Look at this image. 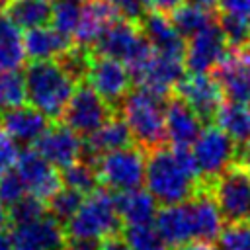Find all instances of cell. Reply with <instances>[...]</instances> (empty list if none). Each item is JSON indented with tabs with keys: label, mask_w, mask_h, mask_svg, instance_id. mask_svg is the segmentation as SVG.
<instances>
[{
	"label": "cell",
	"mask_w": 250,
	"mask_h": 250,
	"mask_svg": "<svg viewBox=\"0 0 250 250\" xmlns=\"http://www.w3.org/2000/svg\"><path fill=\"white\" fill-rule=\"evenodd\" d=\"M145 184L162 205L191 201L199 191L207 189L189 146H158L148 150Z\"/></svg>",
	"instance_id": "obj_1"
},
{
	"label": "cell",
	"mask_w": 250,
	"mask_h": 250,
	"mask_svg": "<svg viewBox=\"0 0 250 250\" xmlns=\"http://www.w3.org/2000/svg\"><path fill=\"white\" fill-rule=\"evenodd\" d=\"M21 70L27 104L51 121H59L78 82L57 61H27Z\"/></svg>",
	"instance_id": "obj_2"
},
{
	"label": "cell",
	"mask_w": 250,
	"mask_h": 250,
	"mask_svg": "<svg viewBox=\"0 0 250 250\" xmlns=\"http://www.w3.org/2000/svg\"><path fill=\"white\" fill-rule=\"evenodd\" d=\"M121 115L131 129L133 141L145 148L154 150L166 143V98L146 88H131L123 98Z\"/></svg>",
	"instance_id": "obj_3"
},
{
	"label": "cell",
	"mask_w": 250,
	"mask_h": 250,
	"mask_svg": "<svg viewBox=\"0 0 250 250\" xmlns=\"http://www.w3.org/2000/svg\"><path fill=\"white\" fill-rule=\"evenodd\" d=\"M121 229L123 227L115 207V195H111L104 188L88 193L74 217L64 223L66 238L102 240L109 234L121 232Z\"/></svg>",
	"instance_id": "obj_4"
},
{
	"label": "cell",
	"mask_w": 250,
	"mask_h": 250,
	"mask_svg": "<svg viewBox=\"0 0 250 250\" xmlns=\"http://www.w3.org/2000/svg\"><path fill=\"white\" fill-rule=\"evenodd\" d=\"M100 184L115 193L141 188L146 170V150L139 145H131L100 156L96 162Z\"/></svg>",
	"instance_id": "obj_5"
},
{
	"label": "cell",
	"mask_w": 250,
	"mask_h": 250,
	"mask_svg": "<svg viewBox=\"0 0 250 250\" xmlns=\"http://www.w3.org/2000/svg\"><path fill=\"white\" fill-rule=\"evenodd\" d=\"M207 191L217 201L227 223L250 221V170L232 164L207 184Z\"/></svg>",
	"instance_id": "obj_6"
},
{
	"label": "cell",
	"mask_w": 250,
	"mask_h": 250,
	"mask_svg": "<svg viewBox=\"0 0 250 250\" xmlns=\"http://www.w3.org/2000/svg\"><path fill=\"white\" fill-rule=\"evenodd\" d=\"M117 109L109 105L98 92H94L86 82H80L62 111V123L70 127L80 137H90L104 123H107Z\"/></svg>",
	"instance_id": "obj_7"
},
{
	"label": "cell",
	"mask_w": 250,
	"mask_h": 250,
	"mask_svg": "<svg viewBox=\"0 0 250 250\" xmlns=\"http://www.w3.org/2000/svg\"><path fill=\"white\" fill-rule=\"evenodd\" d=\"M191 152L201 170V178L205 188L211 180H215L221 172L236 164L238 145L221 129V127H205L197 141L191 146Z\"/></svg>",
	"instance_id": "obj_8"
},
{
	"label": "cell",
	"mask_w": 250,
	"mask_h": 250,
	"mask_svg": "<svg viewBox=\"0 0 250 250\" xmlns=\"http://www.w3.org/2000/svg\"><path fill=\"white\" fill-rule=\"evenodd\" d=\"M84 82L94 92H98L109 105H113L117 109V105H121L123 98L131 92L133 76L125 62L111 59V57L92 53V61H90Z\"/></svg>",
	"instance_id": "obj_9"
},
{
	"label": "cell",
	"mask_w": 250,
	"mask_h": 250,
	"mask_svg": "<svg viewBox=\"0 0 250 250\" xmlns=\"http://www.w3.org/2000/svg\"><path fill=\"white\" fill-rule=\"evenodd\" d=\"M146 37L143 35L137 21L117 18L94 43L92 53L117 59L125 64H129L133 59H137L148 45Z\"/></svg>",
	"instance_id": "obj_10"
},
{
	"label": "cell",
	"mask_w": 250,
	"mask_h": 250,
	"mask_svg": "<svg viewBox=\"0 0 250 250\" xmlns=\"http://www.w3.org/2000/svg\"><path fill=\"white\" fill-rule=\"evenodd\" d=\"M174 90H176V96L197 113L203 125L209 121H215V115L225 100V94L217 78L203 72L186 74Z\"/></svg>",
	"instance_id": "obj_11"
},
{
	"label": "cell",
	"mask_w": 250,
	"mask_h": 250,
	"mask_svg": "<svg viewBox=\"0 0 250 250\" xmlns=\"http://www.w3.org/2000/svg\"><path fill=\"white\" fill-rule=\"evenodd\" d=\"M131 76L137 86L166 98L170 90H174L178 82L186 76V62L184 57L154 51L137 70L131 72Z\"/></svg>",
	"instance_id": "obj_12"
},
{
	"label": "cell",
	"mask_w": 250,
	"mask_h": 250,
	"mask_svg": "<svg viewBox=\"0 0 250 250\" xmlns=\"http://www.w3.org/2000/svg\"><path fill=\"white\" fill-rule=\"evenodd\" d=\"M59 172L84 158V141L64 123H53L31 145Z\"/></svg>",
	"instance_id": "obj_13"
},
{
	"label": "cell",
	"mask_w": 250,
	"mask_h": 250,
	"mask_svg": "<svg viewBox=\"0 0 250 250\" xmlns=\"http://www.w3.org/2000/svg\"><path fill=\"white\" fill-rule=\"evenodd\" d=\"M14 168L25 182L27 191L43 199L45 203L51 195H55L62 188L61 172L53 164H49L33 146H23L18 152Z\"/></svg>",
	"instance_id": "obj_14"
},
{
	"label": "cell",
	"mask_w": 250,
	"mask_h": 250,
	"mask_svg": "<svg viewBox=\"0 0 250 250\" xmlns=\"http://www.w3.org/2000/svg\"><path fill=\"white\" fill-rule=\"evenodd\" d=\"M229 41L219 27L217 21L189 37L186 43V55L184 62L189 72H203L207 74L209 70H215V66L225 59L229 53Z\"/></svg>",
	"instance_id": "obj_15"
},
{
	"label": "cell",
	"mask_w": 250,
	"mask_h": 250,
	"mask_svg": "<svg viewBox=\"0 0 250 250\" xmlns=\"http://www.w3.org/2000/svg\"><path fill=\"white\" fill-rule=\"evenodd\" d=\"M12 238L16 250H62L66 244L64 225L51 213L31 223L14 225Z\"/></svg>",
	"instance_id": "obj_16"
},
{
	"label": "cell",
	"mask_w": 250,
	"mask_h": 250,
	"mask_svg": "<svg viewBox=\"0 0 250 250\" xmlns=\"http://www.w3.org/2000/svg\"><path fill=\"white\" fill-rule=\"evenodd\" d=\"M215 78L227 100L250 104V55L232 49L215 66Z\"/></svg>",
	"instance_id": "obj_17"
},
{
	"label": "cell",
	"mask_w": 250,
	"mask_h": 250,
	"mask_svg": "<svg viewBox=\"0 0 250 250\" xmlns=\"http://www.w3.org/2000/svg\"><path fill=\"white\" fill-rule=\"evenodd\" d=\"M51 125V119L29 104L0 111V129L21 146H31Z\"/></svg>",
	"instance_id": "obj_18"
},
{
	"label": "cell",
	"mask_w": 250,
	"mask_h": 250,
	"mask_svg": "<svg viewBox=\"0 0 250 250\" xmlns=\"http://www.w3.org/2000/svg\"><path fill=\"white\" fill-rule=\"evenodd\" d=\"M203 131V121L178 96L166 102V139L172 146H191Z\"/></svg>",
	"instance_id": "obj_19"
},
{
	"label": "cell",
	"mask_w": 250,
	"mask_h": 250,
	"mask_svg": "<svg viewBox=\"0 0 250 250\" xmlns=\"http://www.w3.org/2000/svg\"><path fill=\"white\" fill-rule=\"evenodd\" d=\"M154 225L170 246H180L184 242L195 240V221H193L191 201L178 205H164L162 209H158Z\"/></svg>",
	"instance_id": "obj_20"
},
{
	"label": "cell",
	"mask_w": 250,
	"mask_h": 250,
	"mask_svg": "<svg viewBox=\"0 0 250 250\" xmlns=\"http://www.w3.org/2000/svg\"><path fill=\"white\" fill-rule=\"evenodd\" d=\"M133 145V135L125 119L115 113L107 123H104L96 133L86 137L84 141V158L90 162H96L100 156L131 146Z\"/></svg>",
	"instance_id": "obj_21"
},
{
	"label": "cell",
	"mask_w": 250,
	"mask_h": 250,
	"mask_svg": "<svg viewBox=\"0 0 250 250\" xmlns=\"http://www.w3.org/2000/svg\"><path fill=\"white\" fill-rule=\"evenodd\" d=\"M121 18L115 8L107 0H84L80 23L74 33V43L92 49L100 35L117 20Z\"/></svg>",
	"instance_id": "obj_22"
},
{
	"label": "cell",
	"mask_w": 250,
	"mask_h": 250,
	"mask_svg": "<svg viewBox=\"0 0 250 250\" xmlns=\"http://www.w3.org/2000/svg\"><path fill=\"white\" fill-rule=\"evenodd\" d=\"M74 39L59 33L51 25L23 31V49L27 61H57L74 47Z\"/></svg>",
	"instance_id": "obj_23"
},
{
	"label": "cell",
	"mask_w": 250,
	"mask_h": 250,
	"mask_svg": "<svg viewBox=\"0 0 250 250\" xmlns=\"http://www.w3.org/2000/svg\"><path fill=\"white\" fill-rule=\"evenodd\" d=\"M139 27L146 41L158 53L184 57L186 55V41L180 31L174 27L172 20L166 18L162 12H146L145 18L139 21Z\"/></svg>",
	"instance_id": "obj_24"
},
{
	"label": "cell",
	"mask_w": 250,
	"mask_h": 250,
	"mask_svg": "<svg viewBox=\"0 0 250 250\" xmlns=\"http://www.w3.org/2000/svg\"><path fill=\"white\" fill-rule=\"evenodd\" d=\"M115 207L125 225H150L158 213V201L148 189H129L115 195Z\"/></svg>",
	"instance_id": "obj_25"
},
{
	"label": "cell",
	"mask_w": 250,
	"mask_h": 250,
	"mask_svg": "<svg viewBox=\"0 0 250 250\" xmlns=\"http://www.w3.org/2000/svg\"><path fill=\"white\" fill-rule=\"evenodd\" d=\"M191 209H193V221H195V240H207L213 242L221 236L225 219L221 215V209L213 195L203 189L191 199Z\"/></svg>",
	"instance_id": "obj_26"
},
{
	"label": "cell",
	"mask_w": 250,
	"mask_h": 250,
	"mask_svg": "<svg viewBox=\"0 0 250 250\" xmlns=\"http://www.w3.org/2000/svg\"><path fill=\"white\" fill-rule=\"evenodd\" d=\"M53 0H8L4 16L20 29H33L51 23Z\"/></svg>",
	"instance_id": "obj_27"
},
{
	"label": "cell",
	"mask_w": 250,
	"mask_h": 250,
	"mask_svg": "<svg viewBox=\"0 0 250 250\" xmlns=\"http://www.w3.org/2000/svg\"><path fill=\"white\" fill-rule=\"evenodd\" d=\"M217 127H221L238 146L250 141V104L223 102L215 115Z\"/></svg>",
	"instance_id": "obj_28"
},
{
	"label": "cell",
	"mask_w": 250,
	"mask_h": 250,
	"mask_svg": "<svg viewBox=\"0 0 250 250\" xmlns=\"http://www.w3.org/2000/svg\"><path fill=\"white\" fill-rule=\"evenodd\" d=\"M25 59L21 29L4 16L0 20V72L21 68Z\"/></svg>",
	"instance_id": "obj_29"
},
{
	"label": "cell",
	"mask_w": 250,
	"mask_h": 250,
	"mask_svg": "<svg viewBox=\"0 0 250 250\" xmlns=\"http://www.w3.org/2000/svg\"><path fill=\"white\" fill-rule=\"evenodd\" d=\"M170 20H172L174 27L180 31V35L184 39L186 37L189 39L213 23V14L209 8L199 6L195 2H182L178 8H174L170 12Z\"/></svg>",
	"instance_id": "obj_30"
},
{
	"label": "cell",
	"mask_w": 250,
	"mask_h": 250,
	"mask_svg": "<svg viewBox=\"0 0 250 250\" xmlns=\"http://www.w3.org/2000/svg\"><path fill=\"white\" fill-rule=\"evenodd\" d=\"M61 180H62V186L72 188V189L80 191L82 195H88L102 186L96 164L86 158H80L72 166L61 170Z\"/></svg>",
	"instance_id": "obj_31"
},
{
	"label": "cell",
	"mask_w": 250,
	"mask_h": 250,
	"mask_svg": "<svg viewBox=\"0 0 250 250\" xmlns=\"http://www.w3.org/2000/svg\"><path fill=\"white\" fill-rule=\"evenodd\" d=\"M123 238L133 250H170L156 225H125L121 229Z\"/></svg>",
	"instance_id": "obj_32"
},
{
	"label": "cell",
	"mask_w": 250,
	"mask_h": 250,
	"mask_svg": "<svg viewBox=\"0 0 250 250\" xmlns=\"http://www.w3.org/2000/svg\"><path fill=\"white\" fill-rule=\"evenodd\" d=\"M27 104L23 70H2L0 72V111L20 107Z\"/></svg>",
	"instance_id": "obj_33"
},
{
	"label": "cell",
	"mask_w": 250,
	"mask_h": 250,
	"mask_svg": "<svg viewBox=\"0 0 250 250\" xmlns=\"http://www.w3.org/2000/svg\"><path fill=\"white\" fill-rule=\"evenodd\" d=\"M82 14V2L80 0H53V14H51V27L59 33L72 37L78 29Z\"/></svg>",
	"instance_id": "obj_34"
},
{
	"label": "cell",
	"mask_w": 250,
	"mask_h": 250,
	"mask_svg": "<svg viewBox=\"0 0 250 250\" xmlns=\"http://www.w3.org/2000/svg\"><path fill=\"white\" fill-rule=\"evenodd\" d=\"M84 197H86V195H82L80 191L62 186L55 195H51V197L47 199V211H49L57 221H61V223L64 225V223H68V221L74 217V213L80 209Z\"/></svg>",
	"instance_id": "obj_35"
},
{
	"label": "cell",
	"mask_w": 250,
	"mask_h": 250,
	"mask_svg": "<svg viewBox=\"0 0 250 250\" xmlns=\"http://www.w3.org/2000/svg\"><path fill=\"white\" fill-rule=\"evenodd\" d=\"M10 211V225H23V223H31V221H37L41 217H45L49 211H47V203L31 193L23 195L18 203H14L12 207H8Z\"/></svg>",
	"instance_id": "obj_36"
},
{
	"label": "cell",
	"mask_w": 250,
	"mask_h": 250,
	"mask_svg": "<svg viewBox=\"0 0 250 250\" xmlns=\"http://www.w3.org/2000/svg\"><path fill=\"white\" fill-rule=\"evenodd\" d=\"M219 27L223 29L227 41L230 47L240 49L248 43L250 39V21L236 18V16H229V14H221L219 16Z\"/></svg>",
	"instance_id": "obj_37"
},
{
	"label": "cell",
	"mask_w": 250,
	"mask_h": 250,
	"mask_svg": "<svg viewBox=\"0 0 250 250\" xmlns=\"http://www.w3.org/2000/svg\"><path fill=\"white\" fill-rule=\"evenodd\" d=\"M27 188L25 182L21 180V176L18 174L16 168L8 170L2 178H0V201L6 207H12L14 203H18L23 195H27Z\"/></svg>",
	"instance_id": "obj_38"
},
{
	"label": "cell",
	"mask_w": 250,
	"mask_h": 250,
	"mask_svg": "<svg viewBox=\"0 0 250 250\" xmlns=\"http://www.w3.org/2000/svg\"><path fill=\"white\" fill-rule=\"evenodd\" d=\"M225 250H250V221L248 223H229L221 236Z\"/></svg>",
	"instance_id": "obj_39"
},
{
	"label": "cell",
	"mask_w": 250,
	"mask_h": 250,
	"mask_svg": "<svg viewBox=\"0 0 250 250\" xmlns=\"http://www.w3.org/2000/svg\"><path fill=\"white\" fill-rule=\"evenodd\" d=\"M107 2L115 8V12L121 18L131 20V21H137V23L145 18L146 8H148L146 0H107Z\"/></svg>",
	"instance_id": "obj_40"
},
{
	"label": "cell",
	"mask_w": 250,
	"mask_h": 250,
	"mask_svg": "<svg viewBox=\"0 0 250 250\" xmlns=\"http://www.w3.org/2000/svg\"><path fill=\"white\" fill-rule=\"evenodd\" d=\"M18 146H16V143L0 129V178L8 172V170H12L14 168V164H16V158H18Z\"/></svg>",
	"instance_id": "obj_41"
},
{
	"label": "cell",
	"mask_w": 250,
	"mask_h": 250,
	"mask_svg": "<svg viewBox=\"0 0 250 250\" xmlns=\"http://www.w3.org/2000/svg\"><path fill=\"white\" fill-rule=\"evenodd\" d=\"M217 6L221 8V14L236 16L250 21V0H217Z\"/></svg>",
	"instance_id": "obj_42"
},
{
	"label": "cell",
	"mask_w": 250,
	"mask_h": 250,
	"mask_svg": "<svg viewBox=\"0 0 250 250\" xmlns=\"http://www.w3.org/2000/svg\"><path fill=\"white\" fill-rule=\"evenodd\" d=\"M100 250H133V248L127 244V240L123 238V234L117 232V234H109V236L102 238Z\"/></svg>",
	"instance_id": "obj_43"
},
{
	"label": "cell",
	"mask_w": 250,
	"mask_h": 250,
	"mask_svg": "<svg viewBox=\"0 0 250 250\" xmlns=\"http://www.w3.org/2000/svg\"><path fill=\"white\" fill-rule=\"evenodd\" d=\"M62 250H100V242L86 240V238H66V244Z\"/></svg>",
	"instance_id": "obj_44"
},
{
	"label": "cell",
	"mask_w": 250,
	"mask_h": 250,
	"mask_svg": "<svg viewBox=\"0 0 250 250\" xmlns=\"http://www.w3.org/2000/svg\"><path fill=\"white\" fill-rule=\"evenodd\" d=\"M182 2H186V0H146V4H148V8L152 10V12H172L174 8H178Z\"/></svg>",
	"instance_id": "obj_45"
},
{
	"label": "cell",
	"mask_w": 250,
	"mask_h": 250,
	"mask_svg": "<svg viewBox=\"0 0 250 250\" xmlns=\"http://www.w3.org/2000/svg\"><path fill=\"white\" fill-rule=\"evenodd\" d=\"M174 250H217V248L213 242H207V240H189L176 246Z\"/></svg>",
	"instance_id": "obj_46"
},
{
	"label": "cell",
	"mask_w": 250,
	"mask_h": 250,
	"mask_svg": "<svg viewBox=\"0 0 250 250\" xmlns=\"http://www.w3.org/2000/svg\"><path fill=\"white\" fill-rule=\"evenodd\" d=\"M236 164L244 166L250 170V141L242 146H238V154H236Z\"/></svg>",
	"instance_id": "obj_47"
},
{
	"label": "cell",
	"mask_w": 250,
	"mask_h": 250,
	"mask_svg": "<svg viewBox=\"0 0 250 250\" xmlns=\"http://www.w3.org/2000/svg\"><path fill=\"white\" fill-rule=\"evenodd\" d=\"M0 250H16L12 232L6 229H0Z\"/></svg>",
	"instance_id": "obj_48"
},
{
	"label": "cell",
	"mask_w": 250,
	"mask_h": 250,
	"mask_svg": "<svg viewBox=\"0 0 250 250\" xmlns=\"http://www.w3.org/2000/svg\"><path fill=\"white\" fill-rule=\"evenodd\" d=\"M10 225V211H8V207L0 201V229H6Z\"/></svg>",
	"instance_id": "obj_49"
},
{
	"label": "cell",
	"mask_w": 250,
	"mask_h": 250,
	"mask_svg": "<svg viewBox=\"0 0 250 250\" xmlns=\"http://www.w3.org/2000/svg\"><path fill=\"white\" fill-rule=\"evenodd\" d=\"M193 2H195V4H199V6H205V8H209V10L217 4V0H193Z\"/></svg>",
	"instance_id": "obj_50"
},
{
	"label": "cell",
	"mask_w": 250,
	"mask_h": 250,
	"mask_svg": "<svg viewBox=\"0 0 250 250\" xmlns=\"http://www.w3.org/2000/svg\"><path fill=\"white\" fill-rule=\"evenodd\" d=\"M6 2H8V0H0V20L4 18V8H6Z\"/></svg>",
	"instance_id": "obj_51"
},
{
	"label": "cell",
	"mask_w": 250,
	"mask_h": 250,
	"mask_svg": "<svg viewBox=\"0 0 250 250\" xmlns=\"http://www.w3.org/2000/svg\"><path fill=\"white\" fill-rule=\"evenodd\" d=\"M246 51H248V55H250V39H248V43H246Z\"/></svg>",
	"instance_id": "obj_52"
},
{
	"label": "cell",
	"mask_w": 250,
	"mask_h": 250,
	"mask_svg": "<svg viewBox=\"0 0 250 250\" xmlns=\"http://www.w3.org/2000/svg\"><path fill=\"white\" fill-rule=\"evenodd\" d=\"M80 2H84V0H80Z\"/></svg>",
	"instance_id": "obj_53"
},
{
	"label": "cell",
	"mask_w": 250,
	"mask_h": 250,
	"mask_svg": "<svg viewBox=\"0 0 250 250\" xmlns=\"http://www.w3.org/2000/svg\"><path fill=\"white\" fill-rule=\"evenodd\" d=\"M223 250H225V248H223Z\"/></svg>",
	"instance_id": "obj_54"
}]
</instances>
